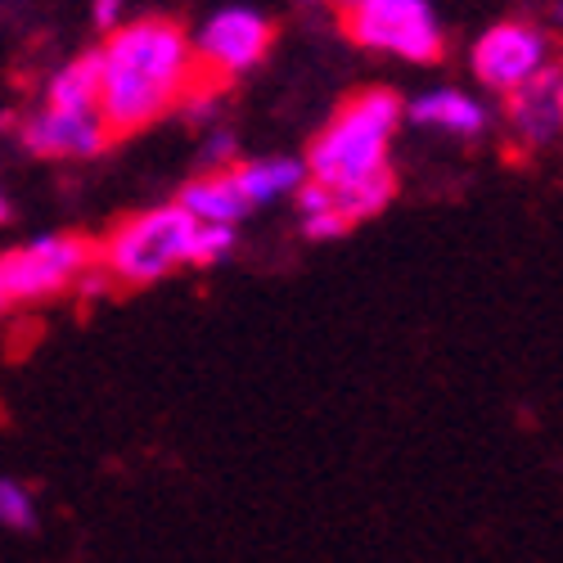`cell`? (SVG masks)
<instances>
[{
    "label": "cell",
    "instance_id": "6",
    "mask_svg": "<svg viewBox=\"0 0 563 563\" xmlns=\"http://www.w3.org/2000/svg\"><path fill=\"white\" fill-rule=\"evenodd\" d=\"M190 45H195V64L203 77L230 81V77L253 73L271 55L275 23L253 5H225L199 27V36Z\"/></svg>",
    "mask_w": 563,
    "mask_h": 563
},
{
    "label": "cell",
    "instance_id": "7",
    "mask_svg": "<svg viewBox=\"0 0 563 563\" xmlns=\"http://www.w3.org/2000/svg\"><path fill=\"white\" fill-rule=\"evenodd\" d=\"M550 64H554L550 59V36L532 23H519V19L492 23L474 41V51H468V68H474V77L487 90H496V96H509V90L528 86Z\"/></svg>",
    "mask_w": 563,
    "mask_h": 563
},
{
    "label": "cell",
    "instance_id": "13",
    "mask_svg": "<svg viewBox=\"0 0 563 563\" xmlns=\"http://www.w3.org/2000/svg\"><path fill=\"white\" fill-rule=\"evenodd\" d=\"M96 96H100V59L96 55L68 59L45 81V104H55V109H96Z\"/></svg>",
    "mask_w": 563,
    "mask_h": 563
},
{
    "label": "cell",
    "instance_id": "18",
    "mask_svg": "<svg viewBox=\"0 0 563 563\" xmlns=\"http://www.w3.org/2000/svg\"><path fill=\"white\" fill-rule=\"evenodd\" d=\"M5 221H10V199L0 195V225H5Z\"/></svg>",
    "mask_w": 563,
    "mask_h": 563
},
{
    "label": "cell",
    "instance_id": "9",
    "mask_svg": "<svg viewBox=\"0 0 563 563\" xmlns=\"http://www.w3.org/2000/svg\"><path fill=\"white\" fill-rule=\"evenodd\" d=\"M559 126H563V81H559V68L550 64L528 86L509 90V135L528 154H541L559 140Z\"/></svg>",
    "mask_w": 563,
    "mask_h": 563
},
{
    "label": "cell",
    "instance_id": "19",
    "mask_svg": "<svg viewBox=\"0 0 563 563\" xmlns=\"http://www.w3.org/2000/svg\"><path fill=\"white\" fill-rule=\"evenodd\" d=\"M302 5H320V0H302Z\"/></svg>",
    "mask_w": 563,
    "mask_h": 563
},
{
    "label": "cell",
    "instance_id": "2",
    "mask_svg": "<svg viewBox=\"0 0 563 563\" xmlns=\"http://www.w3.org/2000/svg\"><path fill=\"white\" fill-rule=\"evenodd\" d=\"M401 122V100L388 86H369L361 96H352L324 131L311 140V150L302 158L307 180L316 185H369L388 180V154L397 140Z\"/></svg>",
    "mask_w": 563,
    "mask_h": 563
},
{
    "label": "cell",
    "instance_id": "1",
    "mask_svg": "<svg viewBox=\"0 0 563 563\" xmlns=\"http://www.w3.org/2000/svg\"><path fill=\"white\" fill-rule=\"evenodd\" d=\"M100 59V96L96 113L109 135H135L167 118L180 96L199 77L195 45L172 19H131L109 32L96 51Z\"/></svg>",
    "mask_w": 563,
    "mask_h": 563
},
{
    "label": "cell",
    "instance_id": "3",
    "mask_svg": "<svg viewBox=\"0 0 563 563\" xmlns=\"http://www.w3.org/2000/svg\"><path fill=\"white\" fill-rule=\"evenodd\" d=\"M195 230L199 221L180 203H158L126 217L104 244H96V266L109 285L145 289L176 275L180 266H195Z\"/></svg>",
    "mask_w": 563,
    "mask_h": 563
},
{
    "label": "cell",
    "instance_id": "5",
    "mask_svg": "<svg viewBox=\"0 0 563 563\" xmlns=\"http://www.w3.org/2000/svg\"><path fill=\"white\" fill-rule=\"evenodd\" d=\"M96 266V244L81 234H36L0 257L14 302H45L77 289V279Z\"/></svg>",
    "mask_w": 563,
    "mask_h": 563
},
{
    "label": "cell",
    "instance_id": "4",
    "mask_svg": "<svg viewBox=\"0 0 563 563\" xmlns=\"http://www.w3.org/2000/svg\"><path fill=\"white\" fill-rule=\"evenodd\" d=\"M339 10L352 45L369 55H388L401 64H438L446 51L433 0H347Z\"/></svg>",
    "mask_w": 563,
    "mask_h": 563
},
{
    "label": "cell",
    "instance_id": "8",
    "mask_svg": "<svg viewBox=\"0 0 563 563\" xmlns=\"http://www.w3.org/2000/svg\"><path fill=\"white\" fill-rule=\"evenodd\" d=\"M109 126L96 109H55L41 104L23 122V145L36 158H96L109 150Z\"/></svg>",
    "mask_w": 563,
    "mask_h": 563
},
{
    "label": "cell",
    "instance_id": "14",
    "mask_svg": "<svg viewBox=\"0 0 563 563\" xmlns=\"http://www.w3.org/2000/svg\"><path fill=\"white\" fill-rule=\"evenodd\" d=\"M0 528H10V532L36 528V496L14 478H0Z\"/></svg>",
    "mask_w": 563,
    "mask_h": 563
},
{
    "label": "cell",
    "instance_id": "17",
    "mask_svg": "<svg viewBox=\"0 0 563 563\" xmlns=\"http://www.w3.org/2000/svg\"><path fill=\"white\" fill-rule=\"evenodd\" d=\"M14 307V298H10V285H5V271H0V316H5Z\"/></svg>",
    "mask_w": 563,
    "mask_h": 563
},
{
    "label": "cell",
    "instance_id": "15",
    "mask_svg": "<svg viewBox=\"0 0 563 563\" xmlns=\"http://www.w3.org/2000/svg\"><path fill=\"white\" fill-rule=\"evenodd\" d=\"M234 135L230 131H217V135H208V145H203V158H208V172H221V167H230L234 163Z\"/></svg>",
    "mask_w": 563,
    "mask_h": 563
},
{
    "label": "cell",
    "instance_id": "16",
    "mask_svg": "<svg viewBox=\"0 0 563 563\" xmlns=\"http://www.w3.org/2000/svg\"><path fill=\"white\" fill-rule=\"evenodd\" d=\"M90 14H96V27L113 32L118 23H126V0H90Z\"/></svg>",
    "mask_w": 563,
    "mask_h": 563
},
{
    "label": "cell",
    "instance_id": "11",
    "mask_svg": "<svg viewBox=\"0 0 563 563\" xmlns=\"http://www.w3.org/2000/svg\"><path fill=\"white\" fill-rule=\"evenodd\" d=\"M230 180L253 212V208H266V203H279V199H294L298 185L307 180V172H302V158L266 154V158H234Z\"/></svg>",
    "mask_w": 563,
    "mask_h": 563
},
{
    "label": "cell",
    "instance_id": "10",
    "mask_svg": "<svg viewBox=\"0 0 563 563\" xmlns=\"http://www.w3.org/2000/svg\"><path fill=\"white\" fill-rule=\"evenodd\" d=\"M401 118H410L419 126H433L442 135H455V140H478L492 126L487 104L478 96H468V90H460V86L424 90V96L410 100V109H401Z\"/></svg>",
    "mask_w": 563,
    "mask_h": 563
},
{
    "label": "cell",
    "instance_id": "12",
    "mask_svg": "<svg viewBox=\"0 0 563 563\" xmlns=\"http://www.w3.org/2000/svg\"><path fill=\"white\" fill-rule=\"evenodd\" d=\"M176 203H180L185 212H190L195 221H203V225H240V221L249 217V203H244V195H240V190H234L230 167L195 176V180L180 190V199H176Z\"/></svg>",
    "mask_w": 563,
    "mask_h": 563
}]
</instances>
